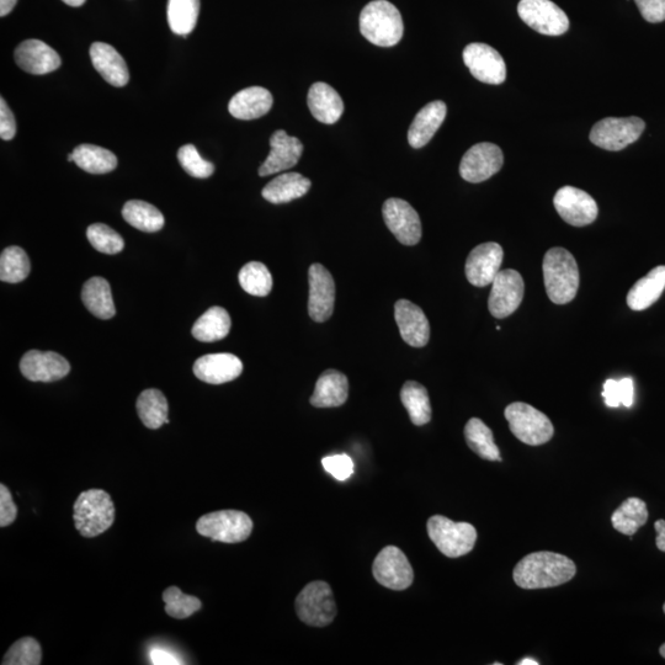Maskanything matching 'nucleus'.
<instances>
[{
	"label": "nucleus",
	"mask_w": 665,
	"mask_h": 665,
	"mask_svg": "<svg viewBox=\"0 0 665 665\" xmlns=\"http://www.w3.org/2000/svg\"><path fill=\"white\" fill-rule=\"evenodd\" d=\"M577 567L561 553L534 552L521 560L513 572L514 582L523 589L555 588L576 576Z\"/></svg>",
	"instance_id": "obj_1"
},
{
	"label": "nucleus",
	"mask_w": 665,
	"mask_h": 665,
	"mask_svg": "<svg viewBox=\"0 0 665 665\" xmlns=\"http://www.w3.org/2000/svg\"><path fill=\"white\" fill-rule=\"evenodd\" d=\"M544 280L547 296L556 305H566L576 299L579 289V269L576 258L565 248H552L546 253Z\"/></svg>",
	"instance_id": "obj_2"
},
{
	"label": "nucleus",
	"mask_w": 665,
	"mask_h": 665,
	"mask_svg": "<svg viewBox=\"0 0 665 665\" xmlns=\"http://www.w3.org/2000/svg\"><path fill=\"white\" fill-rule=\"evenodd\" d=\"M360 31L372 45L396 46L403 37L402 15L387 0H374L360 14Z\"/></svg>",
	"instance_id": "obj_3"
},
{
	"label": "nucleus",
	"mask_w": 665,
	"mask_h": 665,
	"mask_svg": "<svg viewBox=\"0 0 665 665\" xmlns=\"http://www.w3.org/2000/svg\"><path fill=\"white\" fill-rule=\"evenodd\" d=\"M73 520L83 537H97L108 531L115 521V505L103 489L82 492L73 505Z\"/></svg>",
	"instance_id": "obj_4"
},
{
	"label": "nucleus",
	"mask_w": 665,
	"mask_h": 665,
	"mask_svg": "<svg viewBox=\"0 0 665 665\" xmlns=\"http://www.w3.org/2000/svg\"><path fill=\"white\" fill-rule=\"evenodd\" d=\"M504 416L508 420L510 432L526 445H544L549 443L555 434L549 417L528 403L509 404L505 408Z\"/></svg>",
	"instance_id": "obj_5"
},
{
	"label": "nucleus",
	"mask_w": 665,
	"mask_h": 665,
	"mask_svg": "<svg viewBox=\"0 0 665 665\" xmlns=\"http://www.w3.org/2000/svg\"><path fill=\"white\" fill-rule=\"evenodd\" d=\"M428 535L438 550L449 558L467 555L477 541L475 526L455 523L443 515H434L428 520Z\"/></svg>",
	"instance_id": "obj_6"
},
{
	"label": "nucleus",
	"mask_w": 665,
	"mask_h": 665,
	"mask_svg": "<svg viewBox=\"0 0 665 665\" xmlns=\"http://www.w3.org/2000/svg\"><path fill=\"white\" fill-rule=\"evenodd\" d=\"M253 526V520L246 513L220 510L201 516L196 523V531L223 544H239L252 534Z\"/></svg>",
	"instance_id": "obj_7"
},
{
	"label": "nucleus",
	"mask_w": 665,
	"mask_h": 665,
	"mask_svg": "<svg viewBox=\"0 0 665 665\" xmlns=\"http://www.w3.org/2000/svg\"><path fill=\"white\" fill-rule=\"evenodd\" d=\"M646 129L640 117H606L590 131V141L603 150L617 152L635 143Z\"/></svg>",
	"instance_id": "obj_8"
},
{
	"label": "nucleus",
	"mask_w": 665,
	"mask_h": 665,
	"mask_svg": "<svg viewBox=\"0 0 665 665\" xmlns=\"http://www.w3.org/2000/svg\"><path fill=\"white\" fill-rule=\"evenodd\" d=\"M296 611L300 620L313 627L331 625L337 616L332 588L322 581L307 584L296 599Z\"/></svg>",
	"instance_id": "obj_9"
},
{
	"label": "nucleus",
	"mask_w": 665,
	"mask_h": 665,
	"mask_svg": "<svg viewBox=\"0 0 665 665\" xmlns=\"http://www.w3.org/2000/svg\"><path fill=\"white\" fill-rule=\"evenodd\" d=\"M521 20L541 35L561 36L569 29L567 14L551 0H520Z\"/></svg>",
	"instance_id": "obj_10"
},
{
	"label": "nucleus",
	"mask_w": 665,
	"mask_h": 665,
	"mask_svg": "<svg viewBox=\"0 0 665 665\" xmlns=\"http://www.w3.org/2000/svg\"><path fill=\"white\" fill-rule=\"evenodd\" d=\"M524 291V279L518 271L513 269L499 271L489 295V312L498 319L512 316L523 302Z\"/></svg>",
	"instance_id": "obj_11"
},
{
	"label": "nucleus",
	"mask_w": 665,
	"mask_h": 665,
	"mask_svg": "<svg viewBox=\"0 0 665 665\" xmlns=\"http://www.w3.org/2000/svg\"><path fill=\"white\" fill-rule=\"evenodd\" d=\"M372 573L377 582L392 590H406L414 581L411 562L396 546H387L377 555Z\"/></svg>",
	"instance_id": "obj_12"
},
{
	"label": "nucleus",
	"mask_w": 665,
	"mask_h": 665,
	"mask_svg": "<svg viewBox=\"0 0 665 665\" xmlns=\"http://www.w3.org/2000/svg\"><path fill=\"white\" fill-rule=\"evenodd\" d=\"M504 156L494 143L482 142L470 148L462 157L460 174L468 183L486 182L502 169Z\"/></svg>",
	"instance_id": "obj_13"
},
{
	"label": "nucleus",
	"mask_w": 665,
	"mask_h": 665,
	"mask_svg": "<svg viewBox=\"0 0 665 665\" xmlns=\"http://www.w3.org/2000/svg\"><path fill=\"white\" fill-rule=\"evenodd\" d=\"M383 220L398 242L416 246L422 239V222L418 212L407 201L388 199L382 207Z\"/></svg>",
	"instance_id": "obj_14"
},
{
	"label": "nucleus",
	"mask_w": 665,
	"mask_h": 665,
	"mask_svg": "<svg viewBox=\"0 0 665 665\" xmlns=\"http://www.w3.org/2000/svg\"><path fill=\"white\" fill-rule=\"evenodd\" d=\"M553 205L563 220L574 227H584L597 220V202L585 191L563 186L557 191Z\"/></svg>",
	"instance_id": "obj_15"
},
{
	"label": "nucleus",
	"mask_w": 665,
	"mask_h": 665,
	"mask_svg": "<svg viewBox=\"0 0 665 665\" xmlns=\"http://www.w3.org/2000/svg\"><path fill=\"white\" fill-rule=\"evenodd\" d=\"M464 62L472 76L482 83L499 85L507 79L503 57L492 46L480 42L466 46Z\"/></svg>",
	"instance_id": "obj_16"
},
{
	"label": "nucleus",
	"mask_w": 665,
	"mask_h": 665,
	"mask_svg": "<svg viewBox=\"0 0 665 665\" xmlns=\"http://www.w3.org/2000/svg\"><path fill=\"white\" fill-rule=\"evenodd\" d=\"M310 299L308 313L313 321L326 322L333 315L335 284L332 274L322 264H312L308 271Z\"/></svg>",
	"instance_id": "obj_17"
},
{
	"label": "nucleus",
	"mask_w": 665,
	"mask_h": 665,
	"mask_svg": "<svg viewBox=\"0 0 665 665\" xmlns=\"http://www.w3.org/2000/svg\"><path fill=\"white\" fill-rule=\"evenodd\" d=\"M21 374L33 382H55L65 379L71 365L53 351L30 350L20 361Z\"/></svg>",
	"instance_id": "obj_18"
},
{
	"label": "nucleus",
	"mask_w": 665,
	"mask_h": 665,
	"mask_svg": "<svg viewBox=\"0 0 665 665\" xmlns=\"http://www.w3.org/2000/svg\"><path fill=\"white\" fill-rule=\"evenodd\" d=\"M504 258L503 248L498 243L480 244L472 250L466 260V278L470 284L486 287L499 274Z\"/></svg>",
	"instance_id": "obj_19"
},
{
	"label": "nucleus",
	"mask_w": 665,
	"mask_h": 665,
	"mask_svg": "<svg viewBox=\"0 0 665 665\" xmlns=\"http://www.w3.org/2000/svg\"><path fill=\"white\" fill-rule=\"evenodd\" d=\"M270 147L268 158L259 168L260 177H268V175L294 168L299 163L303 152V145L299 138L287 135L284 130L273 133L270 138Z\"/></svg>",
	"instance_id": "obj_20"
},
{
	"label": "nucleus",
	"mask_w": 665,
	"mask_h": 665,
	"mask_svg": "<svg viewBox=\"0 0 665 665\" xmlns=\"http://www.w3.org/2000/svg\"><path fill=\"white\" fill-rule=\"evenodd\" d=\"M395 319L404 342L414 348H423L430 339V324L422 308L408 300L395 305Z\"/></svg>",
	"instance_id": "obj_21"
},
{
	"label": "nucleus",
	"mask_w": 665,
	"mask_h": 665,
	"mask_svg": "<svg viewBox=\"0 0 665 665\" xmlns=\"http://www.w3.org/2000/svg\"><path fill=\"white\" fill-rule=\"evenodd\" d=\"M15 62L23 71L35 76H44L61 67V57L45 42L26 40L14 53Z\"/></svg>",
	"instance_id": "obj_22"
},
{
	"label": "nucleus",
	"mask_w": 665,
	"mask_h": 665,
	"mask_svg": "<svg viewBox=\"0 0 665 665\" xmlns=\"http://www.w3.org/2000/svg\"><path fill=\"white\" fill-rule=\"evenodd\" d=\"M243 363L236 355L221 353L202 356L194 364V374L202 382L222 385L238 379Z\"/></svg>",
	"instance_id": "obj_23"
},
{
	"label": "nucleus",
	"mask_w": 665,
	"mask_h": 665,
	"mask_svg": "<svg viewBox=\"0 0 665 665\" xmlns=\"http://www.w3.org/2000/svg\"><path fill=\"white\" fill-rule=\"evenodd\" d=\"M90 58L100 76L114 87H125L130 81V72L124 57L113 46L105 42H94L90 47Z\"/></svg>",
	"instance_id": "obj_24"
},
{
	"label": "nucleus",
	"mask_w": 665,
	"mask_h": 665,
	"mask_svg": "<svg viewBox=\"0 0 665 665\" xmlns=\"http://www.w3.org/2000/svg\"><path fill=\"white\" fill-rule=\"evenodd\" d=\"M448 113V108L444 101H432L424 106L413 120L408 131V142L413 148H422L427 146L434 137L436 131L440 129Z\"/></svg>",
	"instance_id": "obj_25"
},
{
	"label": "nucleus",
	"mask_w": 665,
	"mask_h": 665,
	"mask_svg": "<svg viewBox=\"0 0 665 665\" xmlns=\"http://www.w3.org/2000/svg\"><path fill=\"white\" fill-rule=\"evenodd\" d=\"M307 103L313 117L322 124L333 125L344 113L343 99L327 83L313 84L308 92Z\"/></svg>",
	"instance_id": "obj_26"
},
{
	"label": "nucleus",
	"mask_w": 665,
	"mask_h": 665,
	"mask_svg": "<svg viewBox=\"0 0 665 665\" xmlns=\"http://www.w3.org/2000/svg\"><path fill=\"white\" fill-rule=\"evenodd\" d=\"M273 103V95L268 89L250 87L234 95L228 104V110L238 120H255L268 114Z\"/></svg>",
	"instance_id": "obj_27"
},
{
	"label": "nucleus",
	"mask_w": 665,
	"mask_h": 665,
	"mask_svg": "<svg viewBox=\"0 0 665 665\" xmlns=\"http://www.w3.org/2000/svg\"><path fill=\"white\" fill-rule=\"evenodd\" d=\"M349 396L347 376L337 370L324 371L319 377L311 404L316 408H335L343 406Z\"/></svg>",
	"instance_id": "obj_28"
},
{
	"label": "nucleus",
	"mask_w": 665,
	"mask_h": 665,
	"mask_svg": "<svg viewBox=\"0 0 665 665\" xmlns=\"http://www.w3.org/2000/svg\"><path fill=\"white\" fill-rule=\"evenodd\" d=\"M665 289V265L657 266L637 281L627 294V305L632 311H645L656 303Z\"/></svg>",
	"instance_id": "obj_29"
},
{
	"label": "nucleus",
	"mask_w": 665,
	"mask_h": 665,
	"mask_svg": "<svg viewBox=\"0 0 665 665\" xmlns=\"http://www.w3.org/2000/svg\"><path fill=\"white\" fill-rule=\"evenodd\" d=\"M311 185V180L300 173H285L271 180L263 189L262 195L271 204H287L305 196Z\"/></svg>",
	"instance_id": "obj_30"
},
{
	"label": "nucleus",
	"mask_w": 665,
	"mask_h": 665,
	"mask_svg": "<svg viewBox=\"0 0 665 665\" xmlns=\"http://www.w3.org/2000/svg\"><path fill=\"white\" fill-rule=\"evenodd\" d=\"M82 300L84 306L95 317L110 319L115 316L116 310L111 287L104 278L88 280L83 286Z\"/></svg>",
	"instance_id": "obj_31"
},
{
	"label": "nucleus",
	"mask_w": 665,
	"mask_h": 665,
	"mask_svg": "<svg viewBox=\"0 0 665 665\" xmlns=\"http://www.w3.org/2000/svg\"><path fill=\"white\" fill-rule=\"evenodd\" d=\"M231 324V317L225 308L212 307L195 322L191 333L199 342L214 343L227 337Z\"/></svg>",
	"instance_id": "obj_32"
},
{
	"label": "nucleus",
	"mask_w": 665,
	"mask_h": 665,
	"mask_svg": "<svg viewBox=\"0 0 665 665\" xmlns=\"http://www.w3.org/2000/svg\"><path fill=\"white\" fill-rule=\"evenodd\" d=\"M122 217L132 227L147 233L161 231L166 222L156 206L141 200L127 201L122 209Z\"/></svg>",
	"instance_id": "obj_33"
},
{
	"label": "nucleus",
	"mask_w": 665,
	"mask_h": 665,
	"mask_svg": "<svg viewBox=\"0 0 665 665\" xmlns=\"http://www.w3.org/2000/svg\"><path fill=\"white\" fill-rule=\"evenodd\" d=\"M401 401L407 409L409 418L417 427L428 424L432 419V406L427 388L416 381L404 383L401 391Z\"/></svg>",
	"instance_id": "obj_34"
},
{
	"label": "nucleus",
	"mask_w": 665,
	"mask_h": 665,
	"mask_svg": "<svg viewBox=\"0 0 665 665\" xmlns=\"http://www.w3.org/2000/svg\"><path fill=\"white\" fill-rule=\"evenodd\" d=\"M138 417L148 429H159L168 424V401L166 396L158 390L143 391L136 403Z\"/></svg>",
	"instance_id": "obj_35"
},
{
	"label": "nucleus",
	"mask_w": 665,
	"mask_h": 665,
	"mask_svg": "<svg viewBox=\"0 0 665 665\" xmlns=\"http://www.w3.org/2000/svg\"><path fill=\"white\" fill-rule=\"evenodd\" d=\"M647 505L640 498H629L611 516L614 529L627 536H633L648 521Z\"/></svg>",
	"instance_id": "obj_36"
},
{
	"label": "nucleus",
	"mask_w": 665,
	"mask_h": 665,
	"mask_svg": "<svg viewBox=\"0 0 665 665\" xmlns=\"http://www.w3.org/2000/svg\"><path fill=\"white\" fill-rule=\"evenodd\" d=\"M73 156L74 163L89 174H108L117 167V158L113 152L88 143L78 146Z\"/></svg>",
	"instance_id": "obj_37"
},
{
	"label": "nucleus",
	"mask_w": 665,
	"mask_h": 665,
	"mask_svg": "<svg viewBox=\"0 0 665 665\" xmlns=\"http://www.w3.org/2000/svg\"><path fill=\"white\" fill-rule=\"evenodd\" d=\"M465 438L468 448L476 452L478 456L487 461H502L500 451L491 429L481 419L472 418L468 420L465 427Z\"/></svg>",
	"instance_id": "obj_38"
},
{
	"label": "nucleus",
	"mask_w": 665,
	"mask_h": 665,
	"mask_svg": "<svg viewBox=\"0 0 665 665\" xmlns=\"http://www.w3.org/2000/svg\"><path fill=\"white\" fill-rule=\"evenodd\" d=\"M200 0H168L167 18L170 30L188 37L198 24Z\"/></svg>",
	"instance_id": "obj_39"
},
{
	"label": "nucleus",
	"mask_w": 665,
	"mask_h": 665,
	"mask_svg": "<svg viewBox=\"0 0 665 665\" xmlns=\"http://www.w3.org/2000/svg\"><path fill=\"white\" fill-rule=\"evenodd\" d=\"M30 269L28 254L20 247H9L0 255V280L3 283H21L28 278Z\"/></svg>",
	"instance_id": "obj_40"
},
{
	"label": "nucleus",
	"mask_w": 665,
	"mask_h": 665,
	"mask_svg": "<svg viewBox=\"0 0 665 665\" xmlns=\"http://www.w3.org/2000/svg\"><path fill=\"white\" fill-rule=\"evenodd\" d=\"M239 284L247 294L265 297L273 290V276L263 263L250 262L239 271Z\"/></svg>",
	"instance_id": "obj_41"
},
{
	"label": "nucleus",
	"mask_w": 665,
	"mask_h": 665,
	"mask_svg": "<svg viewBox=\"0 0 665 665\" xmlns=\"http://www.w3.org/2000/svg\"><path fill=\"white\" fill-rule=\"evenodd\" d=\"M162 598L166 603V613L173 619H188L202 608L199 598L183 593L178 587H169L164 590Z\"/></svg>",
	"instance_id": "obj_42"
},
{
	"label": "nucleus",
	"mask_w": 665,
	"mask_h": 665,
	"mask_svg": "<svg viewBox=\"0 0 665 665\" xmlns=\"http://www.w3.org/2000/svg\"><path fill=\"white\" fill-rule=\"evenodd\" d=\"M87 237L92 247L100 253L114 255L119 254L125 248L124 238L104 223L90 225L87 230Z\"/></svg>",
	"instance_id": "obj_43"
},
{
	"label": "nucleus",
	"mask_w": 665,
	"mask_h": 665,
	"mask_svg": "<svg viewBox=\"0 0 665 665\" xmlns=\"http://www.w3.org/2000/svg\"><path fill=\"white\" fill-rule=\"evenodd\" d=\"M42 662V648L33 637L20 638L5 653L3 665H39Z\"/></svg>",
	"instance_id": "obj_44"
},
{
	"label": "nucleus",
	"mask_w": 665,
	"mask_h": 665,
	"mask_svg": "<svg viewBox=\"0 0 665 665\" xmlns=\"http://www.w3.org/2000/svg\"><path fill=\"white\" fill-rule=\"evenodd\" d=\"M178 159L180 166H182L185 172L191 175V177L206 179L210 178L215 172L214 164L205 161L194 145H185L180 148L178 151Z\"/></svg>",
	"instance_id": "obj_45"
},
{
	"label": "nucleus",
	"mask_w": 665,
	"mask_h": 665,
	"mask_svg": "<svg viewBox=\"0 0 665 665\" xmlns=\"http://www.w3.org/2000/svg\"><path fill=\"white\" fill-rule=\"evenodd\" d=\"M603 397L606 406L617 408L625 406L632 407L633 397H635V387H633L632 379L626 377L620 381L608 380L604 383Z\"/></svg>",
	"instance_id": "obj_46"
},
{
	"label": "nucleus",
	"mask_w": 665,
	"mask_h": 665,
	"mask_svg": "<svg viewBox=\"0 0 665 665\" xmlns=\"http://www.w3.org/2000/svg\"><path fill=\"white\" fill-rule=\"evenodd\" d=\"M322 465L324 470L340 482L347 481L354 472V462L345 454L324 457Z\"/></svg>",
	"instance_id": "obj_47"
},
{
	"label": "nucleus",
	"mask_w": 665,
	"mask_h": 665,
	"mask_svg": "<svg viewBox=\"0 0 665 665\" xmlns=\"http://www.w3.org/2000/svg\"><path fill=\"white\" fill-rule=\"evenodd\" d=\"M18 508L14 503L12 493L5 484H0V526L7 528L17 520Z\"/></svg>",
	"instance_id": "obj_48"
},
{
	"label": "nucleus",
	"mask_w": 665,
	"mask_h": 665,
	"mask_svg": "<svg viewBox=\"0 0 665 665\" xmlns=\"http://www.w3.org/2000/svg\"><path fill=\"white\" fill-rule=\"evenodd\" d=\"M635 3L648 23H662L665 20V0H635Z\"/></svg>",
	"instance_id": "obj_49"
},
{
	"label": "nucleus",
	"mask_w": 665,
	"mask_h": 665,
	"mask_svg": "<svg viewBox=\"0 0 665 665\" xmlns=\"http://www.w3.org/2000/svg\"><path fill=\"white\" fill-rule=\"evenodd\" d=\"M17 135V122L13 111L9 109L7 101L0 99V137L4 141L13 140Z\"/></svg>",
	"instance_id": "obj_50"
},
{
	"label": "nucleus",
	"mask_w": 665,
	"mask_h": 665,
	"mask_svg": "<svg viewBox=\"0 0 665 665\" xmlns=\"http://www.w3.org/2000/svg\"><path fill=\"white\" fill-rule=\"evenodd\" d=\"M151 662L154 665H178L184 664L177 654L167 651V649L154 648L151 651Z\"/></svg>",
	"instance_id": "obj_51"
},
{
	"label": "nucleus",
	"mask_w": 665,
	"mask_h": 665,
	"mask_svg": "<svg viewBox=\"0 0 665 665\" xmlns=\"http://www.w3.org/2000/svg\"><path fill=\"white\" fill-rule=\"evenodd\" d=\"M657 532L656 545L659 551L665 552V520H658L654 524Z\"/></svg>",
	"instance_id": "obj_52"
},
{
	"label": "nucleus",
	"mask_w": 665,
	"mask_h": 665,
	"mask_svg": "<svg viewBox=\"0 0 665 665\" xmlns=\"http://www.w3.org/2000/svg\"><path fill=\"white\" fill-rule=\"evenodd\" d=\"M18 0H0V17H7L17 5Z\"/></svg>",
	"instance_id": "obj_53"
},
{
	"label": "nucleus",
	"mask_w": 665,
	"mask_h": 665,
	"mask_svg": "<svg viewBox=\"0 0 665 665\" xmlns=\"http://www.w3.org/2000/svg\"><path fill=\"white\" fill-rule=\"evenodd\" d=\"M63 3L69 5V7H82V5L87 2V0H62Z\"/></svg>",
	"instance_id": "obj_54"
},
{
	"label": "nucleus",
	"mask_w": 665,
	"mask_h": 665,
	"mask_svg": "<svg viewBox=\"0 0 665 665\" xmlns=\"http://www.w3.org/2000/svg\"><path fill=\"white\" fill-rule=\"evenodd\" d=\"M519 665H539V662H536L535 659L525 658L523 661L518 663Z\"/></svg>",
	"instance_id": "obj_55"
},
{
	"label": "nucleus",
	"mask_w": 665,
	"mask_h": 665,
	"mask_svg": "<svg viewBox=\"0 0 665 665\" xmlns=\"http://www.w3.org/2000/svg\"><path fill=\"white\" fill-rule=\"evenodd\" d=\"M659 653H661V656L665 659V643L661 648H659Z\"/></svg>",
	"instance_id": "obj_56"
},
{
	"label": "nucleus",
	"mask_w": 665,
	"mask_h": 665,
	"mask_svg": "<svg viewBox=\"0 0 665 665\" xmlns=\"http://www.w3.org/2000/svg\"><path fill=\"white\" fill-rule=\"evenodd\" d=\"M68 162H74L73 152L68 154Z\"/></svg>",
	"instance_id": "obj_57"
},
{
	"label": "nucleus",
	"mask_w": 665,
	"mask_h": 665,
	"mask_svg": "<svg viewBox=\"0 0 665 665\" xmlns=\"http://www.w3.org/2000/svg\"><path fill=\"white\" fill-rule=\"evenodd\" d=\"M663 611H664V614H665V603H664V605H663Z\"/></svg>",
	"instance_id": "obj_58"
}]
</instances>
